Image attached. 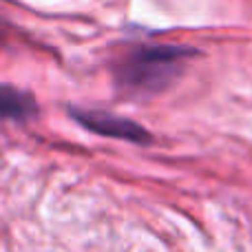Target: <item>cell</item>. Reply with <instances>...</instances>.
<instances>
[{
  "label": "cell",
  "mask_w": 252,
  "mask_h": 252,
  "mask_svg": "<svg viewBox=\"0 0 252 252\" xmlns=\"http://www.w3.org/2000/svg\"><path fill=\"white\" fill-rule=\"evenodd\" d=\"M192 56L195 51L188 47H135L115 64V82L130 95L151 97L170 87Z\"/></svg>",
  "instance_id": "obj_1"
},
{
  "label": "cell",
  "mask_w": 252,
  "mask_h": 252,
  "mask_svg": "<svg viewBox=\"0 0 252 252\" xmlns=\"http://www.w3.org/2000/svg\"><path fill=\"white\" fill-rule=\"evenodd\" d=\"M38 113L35 100L27 91L9 84H0V118L4 120H29Z\"/></svg>",
  "instance_id": "obj_3"
},
{
  "label": "cell",
  "mask_w": 252,
  "mask_h": 252,
  "mask_svg": "<svg viewBox=\"0 0 252 252\" xmlns=\"http://www.w3.org/2000/svg\"><path fill=\"white\" fill-rule=\"evenodd\" d=\"M69 115L80 126H84L87 130L97 133V135H104V137L124 139V142H133V144H148L151 142V133H148L144 126L135 124L133 120L113 115V113H109V111L78 109V106H71Z\"/></svg>",
  "instance_id": "obj_2"
}]
</instances>
